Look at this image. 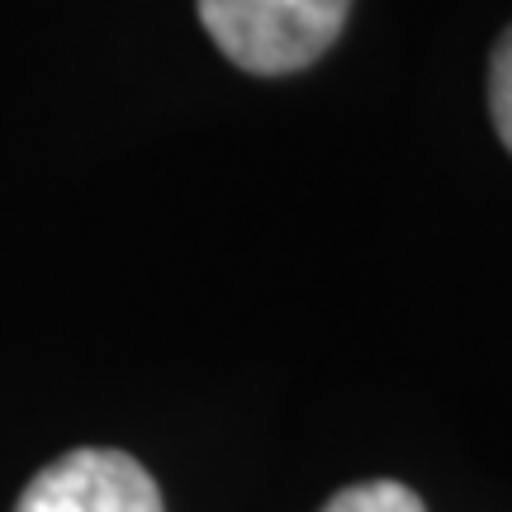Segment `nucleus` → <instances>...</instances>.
<instances>
[{"label": "nucleus", "mask_w": 512, "mask_h": 512, "mask_svg": "<svg viewBox=\"0 0 512 512\" xmlns=\"http://www.w3.org/2000/svg\"><path fill=\"white\" fill-rule=\"evenodd\" d=\"M351 0H200L204 34L252 76L313 67L342 38Z\"/></svg>", "instance_id": "1"}, {"label": "nucleus", "mask_w": 512, "mask_h": 512, "mask_svg": "<svg viewBox=\"0 0 512 512\" xmlns=\"http://www.w3.org/2000/svg\"><path fill=\"white\" fill-rule=\"evenodd\" d=\"M15 512H166L143 465L124 451H72L43 465Z\"/></svg>", "instance_id": "2"}, {"label": "nucleus", "mask_w": 512, "mask_h": 512, "mask_svg": "<svg viewBox=\"0 0 512 512\" xmlns=\"http://www.w3.org/2000/svg\"><path fill=\"white\" fill-rule=\"evenodd\" d=\"M323 512H427L422 498L399 484V479H375V484H356V489H342Z\"/></svg>", "instance_id": "3"}, {"label": "nucleus", "mask_w": 512, "mask_h": 512, "mask_svg": "<svg viewBox=\"0 0 512 512\" xmlns=\"http://www.w3.org/2000/svg\"><path fill=\"white\" fill-rule=\"evenodd\" d=\"M489 110H494L498 138L512 152V29L498 38L494 62H489Z\"/></svg>", "instance_id": "4"}]
</instances>
